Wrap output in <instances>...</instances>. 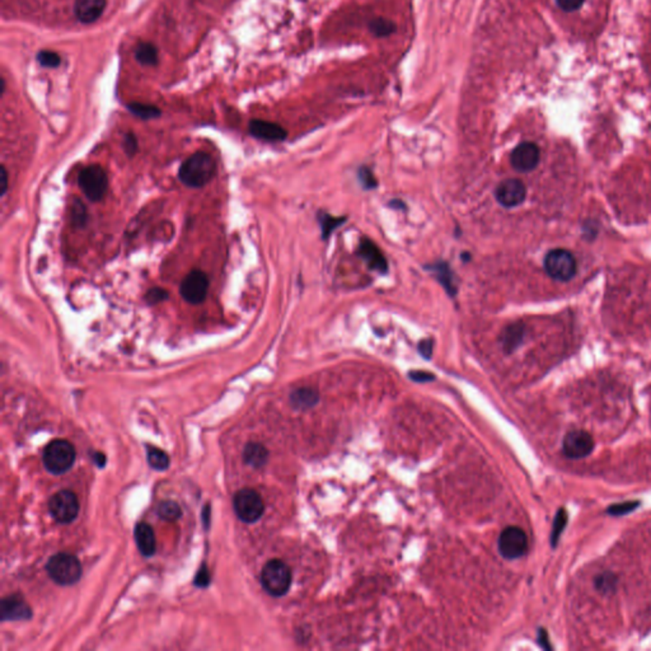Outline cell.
<instances>
[{
	"mask_svg": "<svg viewBox=\"0 0 651 651\" xmlns=\"http://www.w3.org/2000/svg\"><path fill=\"white\" fill-rule=\"evenodd\" d=\"M215 174V162L210 154L197 152L181 165L178 177L186 186L199 189L212 181Z\"/></svg>",
	"mask_w": 651,
	"mask_h": 651,
	"instance_id": "6da1fadb",
	"label": "cell"
},
{
	"mask_svg": "<svg viewBox=\"0 0 651 651\" xmlns=\"http://www.w3.org/2000/svg\"><path fill=\"white\" fill-rule=\"evenodd\" d=\"M359 253L364 261L368 264L372 270H377L380 273H385L388 268V264L385 261L383 253L379 251L376 244L370 242L369 239H363L359 247Z\"/></svg>",
	"mask_w": 651,
	"mask_h": 651,
	"instance_id": "ac0fdd59",
	"label": "cell"
},
{
	"mask_svg": "<svg viewBox=\"0 0 651 651\" xmlns=\"http://www.w3.org/2000/svg\"><path fill=\"white\" fill-rule=\"evenodd\" d=\"M71 212H73V221L75 226H83L86 221V212L84 205L82 203H79L78 200L74 201L73 204V208H71Z\"/></svg>",
	"mask_w": 651,
	"mask_h": 651,
	"instance_id": "1f68e13d",
	"label": "cell"
},
{
	"mask_svg": "<svg viewBox=\"0 0 651 651\" xmlns=\"http://www.w3.org/2000/svg\"><path fill=\"white\" fill-rule=\"evenodd\" d=\"M106 0H75L74 13L82 24H93L102 16Z\"/></svg>",
	"mask_w": 651,
	"mask_h": 651,
	"instance_id": "9a60e30c",
	"label": "cell"
},
{
	"mask_svg": "<svg viewBox=\"0 0 651 651\" xmlns=\"http://www.w3.org/2000/svg\"><path fill=\"white\" fill-rule=\"evenodd\" d=\"M594 449V440L592 435L583 430H574L566 434L562 443V452L570 459H580L588 457Z\"/></svg>",
	"mask_w": 651,
	"mask_h": 651,
	"instance_id": "8fae6325",
	"label": "cell"
},
{
	"mask_svg": "<svg viewBox=\"0 0 651 651\" xmlns=\"http://www.w3.org/2000/svg\"><path fill=\"white\" fill-rule=\"evenodd\" d=\"M524 338V326L522 323H513L502 331L500 342L506 353H511L518 347Z\"/></svg>",
	"mask_w": 651,
	"mask_h": 651,
	"instance_id": "d6986e66",
	"label": "cell"
},
{
	"mask_svg": "<svg viewBox=\"0 0 651 651\" xmlns=\"http://www.w3.org/2000/svg\"><path fill=\"white\" fill-rule=\"evenodd\" d=\"M158 515L159 518L165 519L167 522H174V520H178L182 515V510H181L180 505L177 502H171V500H167V502H162L159 505H158L157 509Z\"/></svg>",
	"mask_w": 651,
	"mask_h": 651,
	"instance_id": "d4e9b609",
	"label": "cell"
},
{
	"mask_svg": "<svg viewBox=\"0 0 651 651\" xmlns=\"http://www.w3.org/2000/svg\"><path fill=\"white\" fill-rule=\"evenodd\" d=\"M318 400H320L318 392L311 387L298 388L291 393V396L293 407L298 408V410H308V408L313 407Z\"/></svg>",
	"mask_w": 651,
	"mask_h": 651,
	"instance_id": "ffe728a7",
	"label": "cell"
},
{
	"mask_svg": "<svg viewBox=\"0 0 651 651\" xmlns=\"http://www.w3.org/2000/svg\"><path fill=\"white\" fill-rule=\"evenodd\" d=\"M410 378H411V379H414L415 382H420V383H421V382H429V380H432V379H434V376L430 374V373H428V372H420V370H417V372H412V373H410Z\"/></svg>",
	"mask_w": 651,
	"mask_h": 651,
	"instance_id": "f35d334b",
	"label": "cell"
},
{
	"mask_svg": "<svg viewBox=\"0 0 651 651\" xmlns=\"http://www.w3.org/2000/svg\"><path fill=\"white\" fill-rule=\"evenodd\" d=\"M93 457H95V461L97 462V464H98V467L102 468L103 466H104V455H103L102 453H95Z\"/></svg>",
	"mask_w": 651,
	"mask_h": 651,
	"instance_id": "7bdbcfd3",
	"label": "cell"
},
{
	"mask_svg": "<svg viewBox=\"0 0 651 651\" xmlns=\"http://www.w3.org/2000/svg\"><path fill=\"white\" fill-rule=\"evenodd\" d=\"M359 178H360V182L363 183V186L365 189H374L377 186V181L374 178L373 173L372 171H369L368 168H361L359 171Z\"/></svg>",
	"mask_w": 651,
	"mask_h": 651,
	"instance_id": "e575fe53",
	"label": "cell"
},
{
	"mask_svg": "<svg viewBox=\"0 0 651 651\" xmlns=\"http://www.w3.org/2000/svg\"><path fill=\"white\" fill-rule=\"evenodd\" d=\"M209 583H210V575H209L208 569H206L205 566H203V567L200 569V571L197 573L195 584H196L197 587H200V588H204Z\"/></svg>",
	"mask_w": 651,
	"mask_h": 651,
	"instance_id": "8d00e7d4",
	"label": "cell"
},
{
	"mask_svg": "<svg viewBox=\"0 0 651 651\" xmlns=\"http://www.w3.org/2000/svg\"><path fill=\"white\" fill-rule=\"evenodd\" d=\"M8 190V172L4 165H1V196L6 195Z\"/></svg>",
	"mask_w": 651,
	"mask_h": 651,
	"instance_id": "ab89813d",
	"label": "cell"
},
{
	"mask_svg": "<svg viewBox=\"0 0 651 651\" xmlns=\"http://www.w3.org/2000/svg\"><path fill=\"white\" fill-rule=\"evenodd\" d=\"M147 458H148L150 467L156 471H165L169 467V457L165 452L158 449V448H148Z\"/></svg>",
	"mask_w": 651,
	"mask_h": 651,
	"instance_id": "cb8c5ba5",
	"label": "cell"
},
{
	"mask_svg": "<svg viewBox=\"0 0 651 651\" xmlns=\"http://www.w3.org/2000/svg\"><path fill=\"white\" fill-rule=\"evenodd\" d=\"M250 133L255 138L267 142H282L286 138V131L282 126L262 120H252L250 122Z\"/></svg>",
	"mask_w": 651,
	"mask_h": 651,
	"instance_id": "2e32d148",
	"label": "cell"
},
{
	"mask_svg": "<svg viewBox=\"0 0 651 651\" xmlns=\"http://www.w3.org/2000/svg\"><path fill=\"white\" fill-rule=\"evenodd\" d=\"M511 165L519 172H529L540 163V148L534 143H522L510 156Z\"/></svg>",
	"mask_w": 651,
	"mask_h": 651,
	"instance_id": "4fadbf2b",
	"label": "cell"
},
{
	"mask_svg": "<svg viewBox=\"0 0 651 651\" xmlns=\"http://www.w3.org/2000/svg\"><path fill=\"white\" fill-rule=\"evenodd\" d=\"M135 57L143 65L153 66L158 62V51L150 42H140L135 48Z\"/></svg>",
	"mask_w": 651,
	"mask_h": 651,
	"instance_id": "7402d4cb",
	"label": "cell"
},
{
	"mask_svg": "<svg viewBox=\"0 0 651 651\" xmlns=\"http://www.w3.org/2000/svg\"><path fill=\"white\" fill-rule=\"evenodd\" d=\"M134 535H135L136 546H138V549L140 551L143 556L152 557L156 553V549H157L156 534H154L153 528L148 523L142 522V523L136 524Z\"/></svg>",
	"mask_w": 651,
	"mask_h": 651,
	"instance_id": "e0dca14e",
	"label": "cell"
},
{
	"mask_svg": "<svg viewBox=\"0 0 651 651\" xmlns=\"http://www.w3.org/2000/svg\"><path fill=\"white\" fill-rule=\"evenodd\" d=\"M129 110L138 118H145V120L156 118L161 115V111L158 110L157 107L150 106V104H143V103H131L129 104Z\"/></svg>",
	"mask_w": 651,
	"mask_h": 651,
	"instance_id": "f1b7e54d",
	"label": "cell"
},
{
	"mask_svg": "<svg viewBox=\"0 0 651 651\" xmlns=\"http://www.w3.org/2000/svg\"><path fill=\"white\" fill-rule=\"evenodd\" d=\"M369 28H370V32L374 33L378 37H385V36L392 35L396 30V26L392 21L387 18H376L370 22Z\"/></svg>",
	"mask_w": 651,
	"mask_h": 651,
	"instance_id": "484cf974",
	"label": "cell"
},
{
	"mask_svg": "<svg viewBox=\"0 0 651 651\" xmlns=\"http://www.w3.org/2000/svg\"><path fill=\"white\" fill-rule=\"evenodd\" d=\"M125 148L129 154H134V152L136 149V139L134 135H127L125 139Z\"/></svg>",
	"mask_w": 651,
	"mask_h": 651,
	"instance_id": "60d3db41",
	"label": "cell"
},
{
	"mask_svg": "<svg viewBox=\"0 0 651 651\" xmlns=\"http://www.w3.org/2000/svg\"><path fill=\"white\" fill-rule=\"evenodd\" d=\"M344 221H345L344 218H333V217L327 215V214H321V215H320V223H321L322 226L323 238H327V237L330 236L331 233H332L338 226H341Z\"/></svg>",
	"mask_w": 651,
	"mask_h": 651,
	"instance_id": "f546056e",
	"label": "cell"
},
{
	"mask_svg": "<svg viewBox=\"0 0 651 651\" xmlns=\"http://www.w3.org/2000/svg\"><path fill=\"white\" fill-rule=\"evenodd\" d=\"M432 270L437 274V277L439 279L440 283L443 284V286L447 289L448 293L450 295H455L457 293V288L455 285V275L450 271V268L448 267L447 264L440 262L438 265H434Z\"/></svg>",
	"mask_w": 651,
	"mask_h": 651,
	"instance_id": "603a6c76",
	"label": "cell"
},
{
	"mask_svg": "<svg viewBox=\"0 0 651 651\" xmlns=\"http://www.w3.org/2000/svg\"><path fill=\"white\" fill-rule=\"evenodd\" d=\"M540 643H542V646L544 649H551V646L547 643V634L543 630H541V632H540Z\"/></svg>",
	"mask_w": 651,
	"mask_h": 651,
	"instance_id": "b9f144b4",
	"label": "cell"
},
{
	"mask_svg": "<svg viewBox=\"0 0 651 651\" xmlns=\"http://www.w3.org/2000/svg\"><path fill=\"white\" fill-rule=\"evenodd\" d=\"M233 508L236 511V515L244 523H255L257 522L264 511H265V505L262 502V497L259 496L257 491L252 488H244L239 490L235 497H233Z\"/></svg>",
	"mask_w": 651,
	"mask_h": 651,
	"instance_id": "8992f818",
	"label": "cell"
},
{
	"mask_svg": "<svg viewBox=\"0 0 651 651\" xmlns=\"http://www.w3.org/2000/svg\"><path fill=\"white\" fill-rule=\"evenodd\" d=\"M566 523H567V513H566V510L562 508V509H560L557 511L556 518H555V522H553V529H552V533H551V543H552V547H556L557 542L560 540V535L562 533Z\"/></svg>",
	"mask_w": 651,
	"mask_h": 651,
	"instance_id": "4316f807",
	"label": "cell"
},
{
	"mask_svg": "<svg viewBox=\"0 0 651 651\" xmlns=\"http://www.w3.org/2000/svg\"><path fill=\"white\" fill-rule=\"evenodd\" d=\"M75 448L68 440L57 439L48 443L44 449L42 461L50 473L64 475L71 471L75 462Z\"/></svg>",
	"mask_w": 651,
	"mask_h": 651,
	"instance_id": "7a4b0ae2",
	"label": "cell"
},
{
	"mask_svg": "<svg viewBox=\"0 0 651 651\" xmlns=\"http://www.w3.org/2000/svg\"><path fill=\"white\" fill-rule=\"evenodd\" d=\"M0 609L3 621H28L32 618V609L21 596L4 598Z\"/></svg>",
	"mask_w": 651,
	"mask_h": 651,
	"instance_id": "5bb4252c",
	"label": "cell"
},
{
	"mask_svg": "<svg viewBox=\"0 0 651 651\" xmlns=\"http://www.w3.org/2000/svg\"><path fill=\"white\" fill-rule=\"evenodd\" d=\"M496 200L499 204L505 208H515L522 204L526 196V189L524 183L517 178H509L502 181L497 186L495 192Z\"/></svg>",
	"mask_w": 651,
	"mask_h": 651,
	"instance_id": "7c38bea8",
	"label": "cell"
},
{
	"mask_svg": "<svg viewBox=\"0 0 651 651\" xmlns=\"http://www.w3.org/2000/svg\"><path fill=\"white\" fill-rule=\"evenodd\" d=\"M617 585V578L613 574L604 573L596 578V587L603 594H611Z\"/></svg>",
	"mask_w": 651,
	"mask_h": 651,
	"instance_id": "83f0119b",
	"label": "cell"
},
{
	"mask_svg": "<svg viewBox=\"0 0 651 651\" xmlns=\"http://www.w3.org/2000/svg\"><path fill=\"white\" fill-rule=\"evenodd\" d=\"M639 505L637 502H623V504H617V505H612L608 508V513L612 514V515H623L626 513H630L632 510H635L636 506Z\"/></svg>",
	"mask_w": 651,
	"mask_h": 651,
	"instance_id": "d6a6232c",
	"label": "cell"
},
{
	"mask_svg": "<svg viewBox=\"0 0 651 651\" xmlns=\"http://www.w3.org/2000/svg\"><path fill=\"white\" fill-rule=\"evenodd\" d=\"M79 186L89 200H101L109 187L106 171L98 165L86 167L79 174Z\"/></svg>",
	"mask_w": 651,
	"mask_h": 651,
	"instance_id": "52a82bcc",
	"label": "cell"
},
{
	"mask_svg": "<svg viewBox=\"0 0 651 651\" xmlns=\"http://www.w3.org/2000/svg\"><path fill=\"white\" fill-rule=\"evenodd\" d=\"M37 62H39V65L45 66V68H56L60 65V56L59 54H56L55 51H48V50H44V51H39V55H37Z\"/></svg>",
	"mask_w": 651,
	"mask_h": 651,
	"instance_id": "4dcf8cb0",
	"label": "cell"
},
{
	"mask_svg": "<svg viewBox=\"0 0 651 651\" xmlns=\"http://www.w3.org/2000/svg\"><path fill=\"white\" fill-rule=\"evenodd\" d=\"M544 270L555 280L569 282L576 274V259L565 248H555L544 257Z\"/></svg>",
	"mask_w": 651,
	"mask_h": 651,
	"instance_id": "5b68a950",
	"label": "cell"
},
{
	"mask_svg": "<svg viewBox=\"0 0 651 651\" xmlns=\"http://www.w3.org/2000/svg\"><path fill=\"white\" fill-rule=\"evenodd\" d=\"M261 584L270 596H285L291 584L289 566L282 560H270L261 573Z\"/></svg>",
	"mask_w": 651,
	"mask_h": 651,
	"instance_id": "277c9868",
	"label": "cell"
},
{
	"mask_svg": "<svg viewBox=\"0 0 651 651\" xmlns=\"http://www.w3.org/2000/svg\"><path fill=\"white\" fill-rule=\"evenodd\" d=\"M209 289V279L203 271H191L181 284V295L191 304H200L204 302Z\"/></svg>",
	"mask_w": 651,
	"mask_h": 651,
	"instance_id": "30bf717a",
	"label": "cell"
},
{
	"mask_svg": "<svg viewBox=\"0 0 651 651\" xmlns=\"http://www.w3.org/2000/svg\"><path fill=\"white\" fill-rule=\"evenodd\" d=\"M46 571L56 584L68 587L78 583L82 576V566L78 558L71 553H56L46 564Z\"/></svg>",
	"mask_w": 651,
	"mask_h": 651,
	"instance_id": "3957f363",
	"label": "cell"
},
{
	"mask_svg": "<svg viewBox=\"0 0 651 651\" xmlns=\"http://www.w3.org/2000/svg\"><path fill=\"white\" fill-rule=\"evenodd\" d=\"M558 7L565 12H573L580 8L584 0H556Z\"/></svg>",
	"mask_w": 651,
	"mask_h": 651,
	"instance_id": "d590c367",
	"label": "cell"
},
{
	"mask_svg": "<svg viewBox=\"0 0 651 651\" xmlns=\"http://www.w3.org/2000/svg\"><path fill=\"white\" fill-rule=\"evenodd\" d=\"M499 551L502 557L515 560L524 556L528 551V537L519 526H506L499 537Z\"/></svg>",
	"mask_w": 651,
	"mask_h": 651,
	"instance_id": "9c48e42d",
	"label": "cell"
},
{
	"mask_svg": "<svg viewBox=\"0 0 651 651\" xmlns=\"http://www.w3.org/2000/svg\"><path fill=\"white\" fill-rule=\"evenodd\" d=\"M267 457L268 453L266 448L259 443H248L244 448V462L253 468H261L266 463Z\"/></svg>",
	"mask_w": 651,
	"mask_h": 651,
	"instance_id": "44dd1931",
	"label": "cell"
},
{
	"mask_svg": "<svg viewBox=\"0 0 651 651\" xmlns=\"http://www.w3.org/2000/svg\"><path fill=\"white\" fill-rule=\"evenodd\" d=\"M168 298V293L165 291V289H161V288H154V289H150L147 295H145V299L149 304H158L161 302H163L165 299Z\"/></svg>",
	"mask_w": 651,
	"mask_h": 651,
	"instance_id": "836d02e7",
	"label": "cell"
},
{
	"mask_svg": "<svg viewBox=\"0 0 651 651\" xmlns=\"http://www.w3.org/2000/svg\"><path fill=\"white\" fill-rule=\"evenodd\" d=\"M48 509H50V514L57 523L69 524L78 517V497L73 491L62 490L50 499Z\"/></svg>",
	"mask_w": 651,
	"mask_h": 651,
	"instance_id": "ba28073f",
	"label": "cell"
},
{
	"mask_svg": "<svg viewBox=\"0 0 651 651\" xmlns=\"http://www.w3.org/2000/svg\"><path fill=\"white\" fill-rule=\"evenodd\" d=\"M432 346H434V344H432V340H424V341H421L420 345H419V351H420V354H421L424 358L429 359V358L432 356Z\"/></svg>",
	"mask_w": 651,
	"mask_h": 651,
	"instance_id": "74e56055",
	"label": "cell"
}]
</instances>
